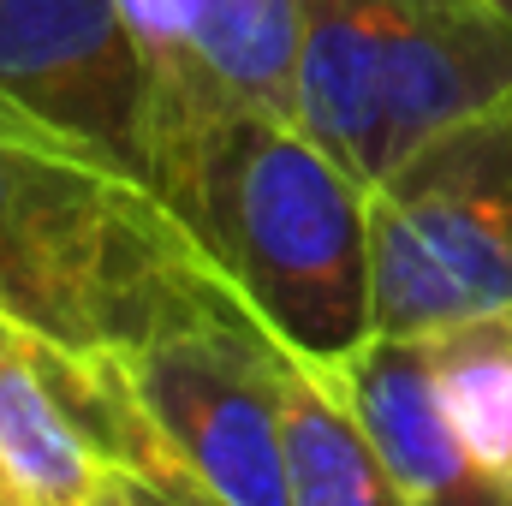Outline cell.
Returning <instances> with one entry per match:
<instances>
[{"mask_svg":"<svg viewBox=\"0 0 512 506\" xmlns=\"http://www.w3.org/2000/svg\"><path fill=\"white\" fill-rule=\"evenodd\" d=\"M155 191L262 328L334 364L376 334L370 185L304 120L221 90L179 54H155Z\"/></svg>","mask_w":512,"mask_h":506,"instance_id":"6da1fadb","label":"cell"},{"mask_svg":"<svg viewBox=\"0 0 512 506\" xmlns=\"http://www.w3.org/2000/svg\"><path fill=\"white\" fill-rule=\"evenodd\" d=\"M0 316L78 352H131L191 316H256L167 197L0 120Z\"/></svg>","mask_w":512,"mask_h":506,"instance_id":"7a4b0ae2","label":"cell"},{"mask_svg":"<svg viewBox=\"0 0 512 506\" xmlns=\"http://www.w3.org/2000/svg\"><path fill=\"white\" fill-rule=\"evenodd\" d=\"M512 102L501 0H304L298 114L364 185Z\"/></svg>","mask_w":512,"mask_h":506,"instance_id":"3957f363","label":"cell"},{"mask_svg":"<svg viewBox=\"0 0 512 506\" xmlns=\"http://www.w3.org/2000/svg\"><path fill=\"white\" fill-rule=\"evenodd\" d=\"M376 328L512 316V102L459 120L370 185Z\"/></svg>","mask_w":512,"mask_h":506,"instance_id":"277c9868","label":"cell"},{"mask_svg":"<svg viewBox=\"0 0 512 506\" xmlns=\"http://www.w3.org/2000/svg\"><path fill=\"white\" fill-rule=\"evenodd\" d=\"M209 501L137 399L126 352L54 346L0 316V506Z\"/></svg>","mask_w":512,"mask_h":506,"instance_id":"5b68a950","label":"cell"},{"mask_svg":"<svg viewBox=\"0 0 512 506\" xmlns=\"http://www.w3.org/2000/svg\"><path fill=\"white\" fill-rule=\"evenodd\" d=\"M0 120L155 185V66L126 0H0Z\"/></svg>","mask_w":512,"mask_h":506,"instance_id":"8992f818","label":"cell"},{"mask_svg":"<svg viewBox=\"0 0 512 506\" xmlns=\"http://www.w3.org/2000/svg\"><path fill=\"white\" fill-rule=\"evenodd\" d=\"M137 399L227 506H292L280 459V364L286 346L262 316H191L126 352Z\"/></svg>","mask_w":512,"mask_h":506,"instance_id":"52a82bcc","label":"cell"},{"mask_svg":"<svg viewBox=\"0 0 512 506\" xmlns=\"http://www.w3.org/2000/svg\"><path fill=\"white\" fill-rule=\"evenodd\" d=\"M334 387L358 411L370 447L382 453L387 477L399 483L405 506L435 501H489L459 423L447 411V387L435 370V340L429 334H387L376 328L358 340L346 358L328 364Z\"/></svg>","mask_w":512,"mask_h":506,"instance_id":"ba28073f","label":"cell"},{"mask_svg":"<svg viewBox=\"0 0 512 506\" xmlns=\"http://www.w3.org/2000/svg\"><path fill=\"white\" fill-rule=\"evenodd\" d=\"M131 24L155 54H179L221 90L262 102L286 120L298 114V48L304 0H126Z\"/></svg>","mask_w":512,"mask_h":506,"instance_id":"9c48e42d","label":"cell"},{"mask_svg":"<svg viewBox=\"0 0 512 506\" xmlns=\"http://www.w3.org/2000/svg\"><path fill=\"white\" fill-rule=\"evenodd\" d=\"M280 459L292 506H405L346 393L298 352L280 364Z\"/></svg>","mask_w":512,"mask_h":506,"instance_id":"30bf717a","label":"cell"},{"mask_svg":"<svg viewBox=\"0 0 512 506\" xmlns=\"http://www.w3.org/2000/svg\"><path fill=\"white\" fill-rule=\"evenodd\" d=\"M429 340L447 387V411L489 501H512V316L453 322L435 328Z\"/></svg>","mask_w":512,"mask_h":506,"instance_id":"8fae6325","label":"cell"},{"mask_svg":"<svg viewBox=\"0 0 512 506\" xmlns=\"http://www.w3.org/2000/svg\"><path fill=\"white\" fill-rule=\"evenodd\" d=\"M501 6H507V12H512V0H501Z\"/></svg>","mask_w":512,"mask_h":506,"instance_id":"7c38bea8","label":"cell"}]
</instances>
